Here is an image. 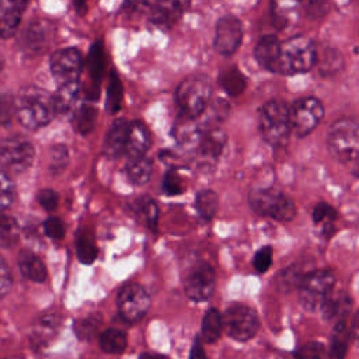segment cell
<instances>
[{"label":"cell","instance_id":"obj_1","mask_svg":"<svg viewBox=\"0 0 359 359\" xmlns=\"http://www.w3.org/2000/svg\"><path fill=\"white\" fill-rule=\"evenodd\" d=\"M14 114L24 128L35 130L46 126L56 111L50 94L41 88H27L14 102Z\"/></svg>","mask_w":359,"mask_h":359},{"label":"cell","instance_id":"obj_2","mask_svg":"<svg viewBox=\"0 0 359 359\" xmlns=\"http://www.w3.org/2000/svg\"><path fill=\"white\" fill-rule=\"evenodd\" d=\"M317 63V49L311 38L294 35L280 42L278 73L302 74L310 72Z\"/></svg>","mask_w":359,"mask_h":359},{"label":"cell","instance_id":"obj_3","mask_svg":"<svg viewBox=\"0 0 359 359\" xmlns=\"http://www.w3.org/2000/svg\"><path fill=\"white\" fill-rule=\"evenodd\" d=\"M212 98V84L206 76L194 74L184 79L175 91V102L181 118L196 119L208 108Z\"/></svg>","mask_w":359,"mask_h":359},{"label":"cell","instance_id":"obj_4","mask_svg":"<svg viewBox=\"0 0 359 359\" xmlns=\"http://www.w3.org/2000/svg\"><path fill=\"white\" fill-rule=\"evenodd\" d=\"M258 129L268 144L283 146L292 133L289 107L279 100L265 102L258 112Z\"/></svg>","mask_w":359,"mask_h":359},{"label":"cell","instance_id":"obj_5","mask_svg":"<svg viewBox=\"0 0 359 359\" xmlns=\"http://www.w3.org/2000/svg\"><path fill=\"white\" fill-rule=\"evenodd\" d=\"M325 144L332 156L339 163L356 161L359 151V128L352 118L335 121L327 132Z\"/></svg>","mask_w":359,"mask_h":359},{"label":"cell","instance_id":"obj_6","mask_svg":"<svg viewBox=\"0 0 359 359\" xmlns=\"http://www.w3.org/2000/svg\"><path fill=\"white\" fill-rule=\"evenodd\" d=\"M250 205L257 213L269 216L279 222H289L296 215V205L293 199L273 188L252 192L250 196Z\"/></svg>","mask_w":359,"mask_h":359},{"label":"cell","instance_id":"obj_7","mask_svg":"<svg viewBox=\"0 0 359 359\" xmlns=\"http://www.w3.org/2000/svg\"><path fill=\"white\" fill-rule=\"evenodd\" d=\"M335 275L331 269H316L303 276L299 283V300L302 306L313 311L318 309L325 297L334 290Z\"/></svg>","mask_w":359,"mask_h":359},{"label":"cell","instance_id":"obj_8","mask_svg":"<svg viewBox=\"0 0 359 359\" xmlns=\"http://www.w3.org/2000/svg\"><path fill=\"white\" fill-rule=\"evenodd\" d=\"M35 150L24 136H10L0 143V165L7 174H21L34 161Z\"/></svg>","mask_w":359,"mask_h":359},{"label":"cell","instance_id":"obj_9","mask_svg":"<svg viewBox=\"0 0 359 359\" xmlns=\"http://www.w3.org/2000/svg\"><path fill=\"white\" fill-rule=\"evenodd\" d=\"M222 325L224 327V331L229 337L244 342L257 334L259 328V320L254 309L236 303L231 304L222 316Z\"/></svg>","mask_w":359,"mask_h":359},{"label":"cell","instance_id":"obj_10","mask_svg":"<svg viewBox=\"0 0 359 359\" xmlns=\"http://www.w3.org/2000/svg\"><path fill=\"white\" fill-rule=\"evenodd\" d=\"M324 116L323 102L316 97H303L296 100L292 107H289V118L292 132L304 137L313 132Z\"/></svg>","mask_w":359,"mask_h":359},{"label":"cell","instance_id":"obj_11","mask_svg":"<svg viewBox=\"0 0 359 359\" xmlns=\"http://www.w3.org/2000/svg\"><path fill=\"white\" fill-rule=\"evenodd\" d=\"M83 56L76 48H63L52 53L49 66L57 84L77 83L83 70Z\"/></svg>","mask_w":359,"mask_h":359},{"label":"cell","instance_id":"obj_12","mask_svg":"<svg viewBox=\"0 0 359 359\" xmlns=\"http://www.w3.org/2000/svg\"><path fill=\"white\" fill-rule=\"evenodd\" d=\"M243 41V24L236 15H223L215 27L213 48L222 56L236 53Z\"/></svg>","mask_w":359,"mask_h":359},{"label":"cell","instance_id":"obj_13","mask_svg":"<svg viewBox=\"0 0 359 359\" xmlns=\"http://www.w3.org/2000/svg\"><path fill=\"white\" fill-rule=\"evenodd\" d=\"M150 307L147 292L137 283L125 285L118 294V311L129 323L139 321Z\"/></svg>","mask_w":359,"mask_h":359},{"label":"cell","instance_id":"obj_14","mask_svg":"<svg viewBox=\"0 0 359 359\" xmlns=\"http://www.w3.org/2000/svg\"><path fill=\"white\" fill-rule=\"evenodd\" d=\"M187 296L194 302H205L210 297L215 289V271L206 264L201 262L191 269L184 282Z\"/></svg>","mask_w":359,"mask_h":359},{"label":"cell","instance_id":"obj_15","mask_svg":"<svg viewBox=\"0 0 359 359\" xmlns=\"http://www.w3.org/2000/svg\"><path fill=\"white\" fill-rule=\"evenodd\" d=\"M280 55V41L275 35H264L255 45L254 56L257 63L269 72L278 73V63Z\"/></svg>","mask_w":359,"mask_h":359},{"label":"cell","instance_id":"obj_16","mask_svg":"<svg viewBox=\"0 0 359 359\" xmlns=\"http://www.w3.org/2000/svg\"><path fill=\"white\" fill-rule=\"evenodd\" d=\"M150 144H151V135L149 128L140 121L130 122L126 144H125V154L129 158L142 157L149 150Z\"/></svg>","mask_w":359,"mask_h":359},{"label":"cell","instance_id":"obj_17","mask_svg":"<svg viewBox=\"0 0 359 359\" xmlns=\"http://www.w3.org/2000/svg\"><path fill=\"white\" fill-rule=\"evenodd\" d=\"M226 146V133L217 128L209 129L198 143L199 160L202 164L215 163Z\"/></svg>","mask_w":359,"mask_h":359},{"label":"cell","instance_id":"obj_18","mask_svg":"<svg viewBox=\"0 0 359 359\" xmlns=\"http://www.w3.org/2000/svg\"><path fill=\"white\" fill-rule=\"evenodd\" d=\"M60 324H62V317L59 314L56 313L42 314L32 324V328L29 332L31 342L38 346L46 345L50 339L55 338V335L60 328Z\"/></svg>","mask_w":359,"mask_h":359},{"label":"cell","instance_id":"obj_19","mask_svg":"<svg viewBox=\"0 0 359 359\" xmlns=\"http://www.w3.org/2000/svg\"><path fill=\"white\" fill-rule=\"evenodd\" d=\"M323 311V317L327 321L337 323L339 320H345L346 314H349L352 309V299L351 296L344 290H332L323 304L320 306Z\"/></svg>","mask_w":359,"mask_h":359},{"label":"cell","instance_id":"obj_20","mask_svg":"<svg viewBox=\"0 0 359 359\" xmlns=\"http://www.w3.org/2000/svg\"><path fill=\"white\" fill-rule=\"evenodd\" d=\"M128 130H129V122L126 119L119 118L112 122L104 142L105 156L116 158L125 153Z\"/></svg>","mask_w":359,"mask_h":359},{"label":"cell","instance_id":"obj_21","mask_svg":"<svg viewBox=\"0 0 359 359\" xmlns=\"http://www.w3.org/2000/svg\"><path fill=\"white\" fill-rule=\"evenodd\" d=\"M184 0H161L157 1L153 7L151 21L157 27L171 28L182 15Z\"/></svg>","mask_w":359,"mask_h":359},{"label":"cell","instance_id":"obj_22","mask_svg":"<svg viewBox=\"0 0 359 359\" xmlns=\"http://www.w3.org/2000/svg\"><path fill=\"white\" fill-rule=\"evenodd\" d=\"M300 10V0H271L269 3L272 21L279 29L292 25L297 20Z\"/></svg>","mask_w":359,"mask_h":359},{"label":"cell","instance_id":"obj_23","mask_svg":"<svg viewBox=\"0 0 359 359\" xmlns=\"http://www.w3.org/2000/svg\"><path fill=\"white\" fill-rule=\"evenodd\" d=\"M49 41V29L48 25L42 21H35L22 34L21 38V46L24 50L29 55H38L42 53Z\"/></svg>","mask_w":359,"mask_h":359},{"label":"cell","instance_id":"obj_24","mask_svg":"<svg viewBox=\"0 0 359 359\" xmlns=\"http://www.w3.org/2000/svg\"><path fill=\"white\" fill-rule=\"evenodd\" d=\"M20 272L32 282H43L46 279L45 264L32 251L22 250L17 257Z\"/></svg>","mask_w":359,"mask_h":359},{"label":"cell","instance_id":"obj_25","mask_svg":"<svg viewBox=\"0 0 359 359\" xmlns=\"http://www.w3.org/2000/svg\"><path fill=\"white\" fill-rule=\"evenodd\" d=\"M22 10L13 0H0V36L10 38L17 32Z\"/></svg>","mask_w":359,"mask_h":359},{"label":"cell","instance_id":"obj_26","mask_svg":"<svg viewBox=\"0 0 359 359\" xmlns=\"http://www.w3.org/2000/svg\"><path fill=\"white\" fill-rule=\"evenodd\" d=\"M219 84L227 95L238 97L247 86V79L236 66H233L220 72Z\"/></svg>","mask_w":359,"mask_h":359},{"label":"cell","instance_id":"obj_27","mask_svg":"<svg viewBox=\"0 0 359 359\" xmlns=\"http://www.w3.org/2000/svg\"><path fill=\"white\" fill-rule=\"evenodd\" d=\"M77 95H79V81L59 84L57 91L52 95L56 114L69 112L74 107V104L77 101Z\"/></svg>","mask_w":359,"mask_h":359},{"label":"cell","instance_id":"obj_28","mask_svg":"<svg viewBox=\"0 0 359 359\" xmlns=\"http://www.w3.org/2000/svg\"><path fill=\"white\" fill-rule=\"evenodd\" d=\"M349 341V330L346 328V321L339 320L334 325V331L330 341L328 355L331 359H344L348 351Z\"/></svg>","mask_w":359,"mask_h":359},{"label":"cell","instance_id":"obj_29","mask_svg":"<svg viewBox=\"0 0 359 359\" xmlns=\"http://www.w3.org/2000/svg\"><path fill=\"white\" fill-rule=\"evenodd\" d=\"M153 174V163L150 158L142 156L136 158H129L126 165V175L135 185L146 184Z\"/></svg>","mask_w":359,"mask_h":359},{"label":"cell","instance_id":"obj_30","mask_svg":"<svg viewBox=\"0 0 359 359\" xmlns=\"http://www.w3.org/2000/svg\"><path fill=\"white\" fill-rule=\"evenodd\" d=\"M76 252L81 264L90 265L98 255V248L93 234L87 229H81L76 237Z\"/></svg>","mask_w":359,"mask_h":359},{"label":"cell","instance_id":"obj_31","mask_svg":"<svg viewBox=\"0 0 359 359\" xmlns=\"http://www.w3.org/2000/svg\"><path fill=\"white\" fill-rule=\"evenodd\" d=\"M222 314L216 309H209L202 320L201 338L206 344H213L220 338L222 334Z\"/></svg>","mask_w":359,"mask_h":359},{"label":"cell","instance_id":"obj_32","mask_svg":"<svg viewBox=\"0 0 359 359\" xmlns=\"http://www.w3.org/2000/svg\"><path fill=\"white\" fill-rule=\"evenodd\" d=\"M97 108L91 104H81L79 108H76L73 114V128L80 135H87L93 130L95 121H97Z\"/></svg>","mask_w":359,"mask_h":359},{"label":"cell","instance_id":"obj_33","mask_svg":"<svg viewBox=\"0 0 359 359\" xmlns=\"http://www.w3.org/2000/svg\"><path fill=\"white\" fill-rule=\"evenodd\" d=\"M104 66H105V57H104L102 43L95 42L91 45V49L88 50V60H87L88 76H90L91 81L94 83L95 88H98V84L101 81Z\"/></svg>","mask_w":359,"mask_h":359},{"label":"cell","instance_id":"obj_34","mask_svg":"<svg viewBox=\"0 0 359 359\" xmlns=\"http://www.w3.org/2000/svg\"><path fill=\"white\" fill-rule=\"evenodd\" d=\"M311 216H313V222L316 224H321L323 226L324 234L327 237H330V236H332L335 233L334 223L337 220V210L331 205H328L325 202L317 203L313 208Z\"/></svg>","mask_w":359,"mask_h":359},{"label":"cell","instance_id":"obj_35","mask_svg":"<svg viewBox=\"0 0 359 359\" xmlns=\"http://www.w3.org/2000/svg\"><path fill=\"white\" fill-rule=\"evenodd\" d=\"M123 97V87L121 79L115 70L109 73V83L107 87V98H105V109L108 114H116L121 109Z\"/></svg>","mask_w":359,"mask_h":359},{"label":"cell","instance_id":"obj_36","mask_svg":"<svg viewBox=\"0 0 359 359\" xmlns=\"http://www.w3.org/2000/svg\"><path fill=\"white\" fill-rule=\"evenodd\" d=\"M126 335L116 328H108L100 335V346L108 353H122L126 349Z\"/></svg>","mask_w":359,"mask_h":359},{"label":"cell","instance_id":"obj_37","mask_svg":"<svg viewBox=\"0 0 359 359\" xmlns=\"http://www.w3.org/2000/svg\"><path fill=\"white\" fill-rule=\"evenodd\" d=\"M194 121L195 119H187L180 116V122L175 125V129H174V135L178 143L187 144V146L199 143V139L202 135L199 132L198 125Z\"/></svg>","mask_w":359,"mask_h":359},{"label":"cell","instance_id":"obj_38","mask_svg":"<svg viewBox=\"0 0 359 359\" xmlns=\"http://www.w3.org/2000/svg\"><path fill=\"white\" fill-rule=\"evenodd\" d=\"M101 321H102V317L100 313H91V314H87V316L76 320L73 328H74L77 338H80L83 341L91 339L100 330Z\"/></svg>","mask_w":359,"mask_h":359},{"label":"cell","instance_id":"obj_39","mask_svg":"<svg viewBox=\"0 0 359 359\" xmlns=\"http://www.w3.org/2000/svg\"><path fill=\"white\" fill-rule=\"evenodd\" d=\"M135 210L144 220V223L151 230L156 231L157 220H158V208L149 195H143L135 202Z\"/></svg>","mask_w":359,"mask_h":359},{"label":"cell","instance_id":"obj_40","mask_svg":"<svg viewBox=\"0 0 359 359\" xmlns=\"http://www.w3.org/2000/svg\"><path fill=\"white\" fill-rule=\"evenodd\" d=\"M18 224L13 216L0 213V247H13L18 240Z\"/></svg>","mask_w":359,"mask_h":359},{"label":"cell","instance_id":"obj_41","mask_svg":"<svg viewBox=\"0 0 359 359\" xmlns=\"http://www.w3.org/2000/svg\"><path fill=\"white\" fill-rule=\"evenodd\" d=\"M196 210L198 213L206 219V220H210L216 210H217V205H219V199H217V195L210 191V189H203L201 192H198L196 195Z\"/></svg>","mask_w":359,"mask_h":359},{"label":"cell","instance_id":"obj_42","mask_svg":"<svg viewBox=\"0 0 359 359\" xmlns=\"http://www.w3.org/2000/svg\"><path fill=\"white\" fill-rule=\"evenodd\" d=\"M69 163V151L63 144H55L49 153V170L57 175L65 171Z\"/></svg>","mask_w":359,"mask_h":359},{"label":"cell","instance_id":"obj_43","mask_svg":"<svg viewBox=\"0 0 359 359\" xmlns=\"http://www.w3.org/2000/svg\"><path fill=\"white\" fill-rule=\"evenodd\" d=\"M15 195L14 184L6 171H0V213H3L13 202Z\"/></svg>","mask_w":359,"mask_h":359},{"label":"cell","instance_id":"obj_44","mask_svg":"<svg viewBox=\"0 0 359 359\" xmlns=\"http://www.w3.org/2000/svg\"><path fill=\"white\" fill-rule=\"evenodd\" d=\"M294 356L296 359H325V348L321 342L311 341L300 346Z\"/></svg>","mask_w":359,"mask_h":359},{"label":"cell","instance_id":"obj_45","mask_svg":"<svg viewBox=\"0 0 359 359\" xmlns=\"http://www.w3.org/2000/svg\"><path fill=\"white\" fill-rule=\"evenodd\" d=\"M272 247L269 245H265L262 248H259L255 255H254V261H252V265H254V269L258 272V273H264L269 269V266L272 265Z\"/></svg>","mask_w":359,"mask_h":359},{"label":"cell","instance_id":"obj_46","mask_svg":"<svg viewBox=\"0 0 359 359\" xmlns=\"http://www.w3.org/2000/svg\"><path fill=\"white\" fill-rule=\"evenodd\" d=\"M163 189L167 195H178L184 191L181 177L177 174L175 170H168L163 180Z\"/></svg>","mask_w":359,"mask_h":359},{"label":"cell","instance_id":"obj_47","mask_svg":"<svg viewBox=\"0 0 359 359\" xmlns=\"http://www.w3.org/2000/svg\"><path fill=\"white\" fill-rule=\"evenodd\" d=\"M43 229L46 236L53 240H60L65 237V224L59 217H55V216L48 217L43 223Z\"/></svg>","mask_w":359,"mask_h":359},{"label":"cell","instance_id":"obj_48","mask_svg":"<svg viewBox=\"0 0 359 359\" xmlns=\"http://www.w3.org/2000/svg\"><path fill=\"white\" fill-rule=\"evenodd\" d=\"M36 199L39 202V205L48 210V212H52L56 209L57 203H59V195L53 191V189H49V188H45V189H41L36 195Z\"/></svg>","mask_w":359,"mask_h":359},{"label":"cell","instance_id":"obj_49","mask_svg":"<svg viewBox=\"0 0 359 359\" xmlns=\"http://www.w3.org/2000/svg\"><path fill=\"white\" fill-rule=\"evenodd\" d=\"M11 285H13V275H11L10 266L6 262V259L0 255V299L10 292Z\"/></svg>","mask_w":359,"mask_h":359},{"label":"cell","instance_id":"obj_50","mask_svg":"<svg viewBox=\"0 0 359 359\" xmlns=\"http://www.w3.org/2000/svg\"><path fill=\"white\" fill-rule=\"evenodd\" d=\"M14 114V101L11 97L0 94V125H6L11 121Z\"/></svg>","mask_w":359,"mask_h":359},{"label":"cell","instance_id":"obj_51","mask_svg":"<svg viewBox=\"0 0 359 359\" xmlns=\"http://www.w3.org/2000/svg\"><path fill=\"white\" fill-rule=\"evenodd\" d=\"M324 56H325V57L323 59L321 67H320V70H321L323 74H332V73L337 72L338 67L342 66L341 63H338V60H341V55H339L338 52L334 50L332 53H327V55H324Z\"/></svg>","mask_w":359,"mask_h":359},{"label":"cell","instance_id":"obj_52","mask_svg":"<svg viewBox=\"0 0 359 359\" xmlns=\"http://www.w3.org/2000/svg\"><path fill=\"white\" fill-rule=\"evenodd\" d=\"M331 0H309L307 1V13L311 18H320L327 14Z\"/></svg>","mask_w":359,"mask_h":359},{"label":"cell","instance_id":"obj_53","mask_svg":"<svg viewBox=\"0 0 359 359\" xmlns=\"http://www.w3.org/2000/svg\"><path fill=\"white\" fill-rule=\"evenodd\" d=\"M189 359H208V358H206V353H205V349H203L202 344H201L198 339L195 341V344H194L192 348H191Z\"/></svg>","mask_w":359,"mask_h":359},{"label":"cell","instance_id":"obj_54","mask_svg":"<svg viewBox=\"0 0 359 359\" xmlns=\"http://www.w3.org/2000/svg\"><path fill=\"white\" fill-rule=\"evenodd\" d=\"M88 0H73V6L77 11V14H84L87 11Z\"/></svg>","mask_w":359,"mask_h":359},{"label":"cell","instance_id":"obj_55","mask_svg":"<svg viewBox=\"0 0 359 359\" xmlns=\"http://www.w3.org/2000/svg\"><path fill=\"white\" fill-rule=\"evenodd\" d=\"M154 0H128V4H130L133 8L135 7H144V6H151Z\"/></svg>","mask_w":359,"mask_h":359},{"label":"cell","instance_id":"obj_56","mask_svg":"<svg viewBox=\"0 0 359 359\" xmlns=\"http://www.w3.org/2000/svg\"><path fill=\"white\" fill-rule=\"evenodd\" d=\"M139 359H168V358H167V356H164V355H160V353L143 352V353H140Z\"/></svg>","mask_w":359,"mask_h":359},{"label":"cell","instance_id":"obj_57","mask_svg":"<svg viewBox=\"0 0 359 359\" xmlns=\"http://www.w3.org/2000/svg\"><path fill=\"white\" fill-rule=\"evenodd\" d=\"M22 11H24V8L27 7V3H28V0H13Z\"/></svg>","mask_w":359,"mask_h":359},{"label":"cell","instance_id":"obj_58","mask_svg":"<svg viewBox=\"0 0 359 359\" xmlns=\"http://www.w3.org/2000/svg\"><path fill=\"white\" fill-rule=\"evenodd\" d=\"M1 67H3V63H1V60H0V70H1Z\"/></svg>","mask_w":359,"mask_h":359}]
</instances>
